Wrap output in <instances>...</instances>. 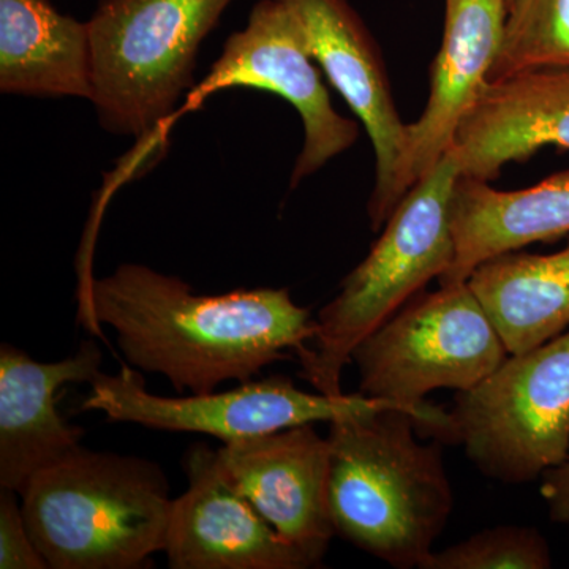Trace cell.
Masks as SVG:
<instances>
[{"mask_svg":"<svg viewBox=\"0 0 569 569\" xmlns=\"http://www.w3.org/2000/svg\"><path fill=\"white\" fill-rule=\"evenodd\" d=\"M78 320L99 337L110 326L130 366L160 373L181 395L252 380L317 332L310 310L287 288L197 295L178 277L142 264L119 266L78 287Z\"/></svg>","mask_w":569,"mask_h":569,"instance_id":"6da1fadb","label":"cell"},{"mask_svg":"<svg viewBox=\"0 0 569 569\" xmlns=\"http://www.w3.org/2000/svg\"><path fill=\"white\" fill-rule=\"evenodd\" d=\"M417 429L397 406L329 422L336 535L397 569L421 568L455 509L441 441L422 443Z\"/></svg>","mask_w":569,"mask_h":569,"instance_id":"7a4b0ae2","label":"cell"},{"mask_svg":"<svg viewBox=\"0 0 569 569\" xmlns=\"http://www.w3.org/2000/svg\"><path fill=\"white\" fill-rule=\"evenodd\" d=\"M151 460L78 448L20 493L52 569H137L163 552L173 500Z\"/></svg>","mask_w":569,"mask_h":569,"instance_id":"3957f363","label":"cell"},{"mask_svg":"<svg viewBox=\"0 0 569 569\" xmlns=\"http://www.w3.org/2000/svg\"><path fill=\"white\" fill-rule=\"evenodd\" d=\"M459 176L458 159L449 151L408 190L369 254L318 312L316 336L296 353L299 377L318 392L342 396L340 380L356 347L451 269V206Z\"/></svg>","mask_w":569,"mask_h":569,"instance_id":"277c9868","label":"cell"},{"mask_svg":"<svg viewBox=\"0 0 569 569\" xmlns=\"http://www.w3.org/2000/svg\"><path fill=\"white\" fill-rule=\"evenodd\" d=\"M233 0H102L88 21L92 97L107 132L157 160L176 104L192 86L204 37Z\"/></svg>","mask_w":569,"mask_h":569,"instance_id":"5b68a950","label":"cell"},{"mask_svg":"<svg viewBox=\"0 0 569 569\" xmlns=\"http://www.w3.org/2000/svg\"><path fill=\"white\" fill-rule=\"evenodd\" d=\"M509 356L468 282L419 293L356 347L359 392L407 408L418 429L440 437L448 411L430 406L437 389L470 391Z\"/></svg>","mask_w":569,"mask_h":569,"instance_id":"8992f818","label":"cell"},{"mask_svg":"<svg viewBox=\"0 0 569 569\" xmlns=\"http://www.w3.org/2000/svg\"><path fill=\"white\" fill-rule=\"evenodd\" d=\"M441 443L463 447L485 477L526 485L569 456V329L456 395Z\"/></svg>","mask_w":569,"mask_h":569,"instance_id":"52a82bcc","label":"cell"},{"mask_svg":"<svg viewBox=\"0 0 569 569\" xmlns=\"http://www.w3.org/2000/svg\"><path fill=\"white\" fill-rule=\"evenodd\" d=\"M387 406L396 403L370 399L361 392L350 396L313 395L296 388L293 381L284 377L244 381L223 392L156 396L146 389L144 380L137 370L122 366L118 376L102 372L92 381L91 392L81 408L100 411L114 422L170 432L204 433L230 443L296 426L329 425L350 415Z\"/></svg>","mask_w":569,"mask_h":569,"instance_id":"ba28073f","label":"cell"},{"mask_svg":"<svg viewBox=\"0 0 569 569\" xmlns=\"http://www.w3.org/2000/svg\"><path fill=\"white\" fill-rule=\"evenodd\" d=\"M238 86L276 93L299 112L305 123V146L291 174L293 189L358 140V123L332 107L305 32L287 0H260L253 7L246 28L224 43L222 56L194 91L192 103Z\"/></svg>","mask_w":569,"mask_h":569,"instance_id":"9c48e42d","label":"cell"},{"mask_svg":"<svg viewBox=\"0 0 569 569\" xmlns=\"http://www.w3.org/2000/svg\"><path fill=\"white\" fill-rule=\"evenodd\" d=\"M287 2L301 24L310 54L372 142L376 183L367 212L372 230L380 231L403 198L399 178L408 127L397 111L383 56L350 0Z\"/></svg>","mask_w":569,"mask_h":569,"instance_id":"30bf717a","label":"cell"},{"mask_svg":"<svg viewBox=\"0 0 569 569\" xmlns=\"http://www.w3.org/2000/svg\"><path fill=\"white\" fill-rule=\"evenodd\" d=\"M227 478L317 567L336 537L328 508L331 448L313 425L242 438L217 449Z\"/></svg>","mask_w":569,"mask_h":569,"instance_id":"8fae6325","label":"cell"},{"mask_svg":"<svg viewBox=\"0 0 569 569\" xmlns=\"http://www.w3.org/2000/svg\"><path fill=\"white\" fill-rule=\"evenodd\" d=\"M189 488L173 500L168 522V567L173 569H305L258 509L231 485L219 452L194 443L182 459Z\"/></svg>","mask_w":569,"mask_h":569,"instance_id":"7c38bea8","label":"cell"},{"mask_svg":"<svg viewBox=\"0 0 569 569\" xmlns=\"http://www.w3.org/2000/svg\"><path fill=\"white\" fill-rule=\"evenodd\" d=\"M102 351L86 340L77 353L39 362L20 348L0 347V488L18 496L44 468L81 447L82 430L58 408V391L69 383L91 385L102 373Z\"/></svg>","mask_w":569,"mask_h":569,"instance_id":"4fadbf2b","label":"cell"},{"mask_svg":"<svg viewBox=\"0 0 569 569\" xmlns=\"http://www.w3.org/2000/svg\"><path fill=\"white\" fill-rule=\"evenodd\" d=\"M507 17L508 0H459L447 10L443 41L430 69L429 99L418 121L407 127L402 197L451 149L460 122L489 82Z\"/></svg>","mask_w":569,"mask_h":569,"instance_id":"5bb4252c","label":"cell"},{"mask_svg":"<svg viewBox=\"0 0 569 569\" xmlns=\"http://www.w3.org/2000/svg\"><path fill=\"white\" fill-rule=\"evenodd\" d=\"M569 151V67H542L489 81L460 122L451 149L460 176L490 182L542 148Z\"/></svg>","mask_w":569,"mask_h":569,"instance_id":"9a60e30c","label":"cell"},{"mask_svg":"<svg viewBox=\"0 0 569 569\" xmlns=\"http://www.w3.org/2000/svg\"><path fill=\"white\" fill-rule=\"evenodd\" d=\"M451 223L456 258L440 284L467 282L479 264L497 254L569 234V170L520 190H498L459 176Z\"/></svg>","mask_w":569,"mask_h":569,"instance_id":"2e32d148","label":"cell"},{"mask_svg":"<svg viewBox=\"0 0 569 569\" xmlns=\"http://www.w3.org/2000/svg\"><path fill=\"white\" fill-rule=\"evenodd\" d=\"M0 91L91 100L88 22L62 14L50 0H0Z\"/></svg>","mask_w":569,"mask_h":569,"instance_id":"e0dca14e","label":"cell"},{"mask_svg":"<svg viewBox=\"0 0 569 569\" xmlns=\"http://www.w3.org/2000/svg\"><path fill=\"white\" fill-rule=\"evenodd\" d=\"M467 282L509 355L542 346L569 329V241L549 254H497Z\"/></svg>","mask_w":569,"mask_h":569,"instance_id":"ac0fdd59","label":"cell"},{"mask_svg":"<svg viewBox=\"0 0 569 569\" xmlns=\"http://www.w3.org/2000/svg\"><path fill=\"white\" fill-rule=\"evenodd\" d=\"M542 67H569V0H512L489 81Z\"/></svg>","mask_w":569,"mask_h":569,"instance_id":"d6986e66","label":"cell"},{"mask_svg":"<svg viewBox=\"0 0 569 569\" xmlns=\"http://www.w3.org/2000/svg\"><path fill=\"white\" fill-rule=\"evenodd\" d=\"M552 556L541 531L498 526L443 550H432L419 569H549Z\"/></svg>","mask_w":569,"mask_h":569,"instance_id":"ffe728a7","label":"cell"},{"mask_svg":"<svg viewBox=\"0 0 569 569\" xmlns=\"http://www.w3.org/2000/svg\"><path fill=\"white\" fill-rule=\"evenodd\" d=\"M17 496L14 490H0V568H50L33 541Z\"/></svg>","mask_w":569,"mask_h":569,"instance_id":"44dd1931","label":"cell"},{"mask_svg":"<svg viewBox=\"0 0 569 569\" xmlns=\"http://www.w3.org/2000/svg\"><path fill=\"white\" fill-rule=\"evenodd\" d=\"M552 522L569 526V456L541 478L539 488Z\"/></svg>","mask_w":569,"mask_h":569,"instance_id":"7402d4cb","label":"cell"},{"mask_svg":"<svg viewBox=\"0 0 569 569\" xmlns=\"http://www.w3.org/2000/svg\"><path fill=\"white\" fill-rule=\"evenodd\" d=\"M445 2H447V10H448V9H451V7H455L456 3L459 2V0H445Z\"/></svg>","mask_w":569,"mask_h":569,"instance_id":"603a6c76","label":"cell"},{"mask_svg":"<svg viewBox=\"0 0 569 569\" xmlns=\"http://www.w3.org/2000/svg\"><path fill=\"white\" fill-rule=\"evenodd\" d=\"M511 2H512V0H508V7H509V3H511Z\"/></svg>","mask_w":569,"mask_h":569,"instance_id":"cb8c5ba5","label":"cell"}]
</instances>
